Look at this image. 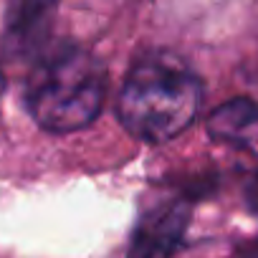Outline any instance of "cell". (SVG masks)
Returning <instances> with one entry per match:
<instances>
[{"label":"cell","mask_w":258,"mask_h":258,"mask_svg":"<svg viewBox=\"0 0 258 258\" xmlns=\"http://www.w3.org/2000/svg\"><path fill=\"white\" fill-rule=\"evenodd\" d=\"M203 89L190 66L165 51L147 53L129 69L119 94V121L132 137L160 145L195 121Z\"/></svg>","instance_id":"obj_1"},{"label":"cell","mask_w":258,"mask_h":258,"mask_svg":"<svg viewBox=\"0 0 258 258\" xmlns=\"http://www.w3.org/2000/svg\"><path fill=\"white\" fill-rule=\"evenodd\" d=\"M104 96L106 74L101 63L86 51L66 46L33 69L26 89V106L41 129L69 135L96 119Z\"/></svg>","instance_id":"obj_2"},{"label":"cell","mask_w":258,"mask_h":258,"mask_svg":"<svg viewBox=\"0 0 258 258\" xmlns=\"http://www.w3.org/2000/svg\"><path fill=\"white\" fill-rule=\"evenodd\" d=\"M190 223V200L170 195L152 203L137 220L126 258H170L185 238Z\"/></svg>","instance_id":"obj_3"},{"label":"cell","mask_w":258,"mask_h":258,"mask_svg":"<svg viewBox=\"0 0 258 258\" xmlns=\"http://www.w3.org/2000/svg\"><path fill=\"white\" fill-rule=\"evenodd\" d=\"M213 140L258 157V106L250 99H230L208 119Z\"/></svg>","instance_id":"obj_4"},{"label":"cell","mask_w":258,"mask_h":258,"mask_svg":"<svg viewBox=\"0 0 258 258\" xmlns=\"http://www.w3.org/2000/svg\"><path fill=\"white\" fill-rule=\"evenodd\" d=\"M56 11V0H11L8 21H6V36L13 53H31L36 51L48 28Z\"/></svg>","instance_id":"obj_5"},{"label":"cell","mask_w":258,"mask_h":258,"mask_svg":"<svg viewBox=\"0 0 258 258\" xmlns=\"http://www.w3.org/2000/svg\"><path fill=\"white\" fill-rule=\"evenodd\" d=\"M245 200H248V208L258 213V175H253L250 182L245 185Z\"/></svg>","instance_id":"obj_6"},{"label":"cell","mask_w":258,"mask_h":258,"mask_svg":"<svg viewBox=\"0 0 258 258\" xmlns=\"http://www.w3.org/2000/svg\"><path fill=\"white\" fill-rule=\"evenodd\" d=\"M235 258H258V238H253V240L243 243V245L238 248Z\"/></svg>","instance_id":"obj_7"},{"label":"cell","mask_w":258,"mask_h":258,"mask_svg":"<svg viewBox=\"0 0 258 258\" xmlns=\"http://www.w3.org/2000/svg\"><path fill=\"white\" fill-rule=\"evenodd\" d=\"M3 89H6V79H3V71H0V94H3Z\"/></svg>","instance_id":"obj_8"}]
</instances>
